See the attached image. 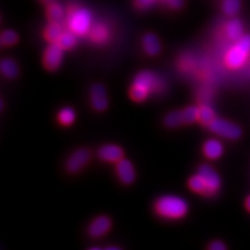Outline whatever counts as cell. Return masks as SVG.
Wrapping results in <instances>:
<instances>
[{
    "mask_svg": "<svg viewBox=\"0 0 250 250\" xmlns=\"http://www.w3.org/2000/svg\"><path fill=\"white\" fill-rule=\"evenodd\" d=\"M65 16V11L62 6L57 2H52L48 4V9H47V17H48L50 22H57L61 23L62 18Z\"/></svg>",
    "mask_w": 250,
    "mask_h": 250,
    "instance_id": "obj_19",
    "label": "cell"
},
{
    "mask_svg": "<svg viewBox=\"0 0 250 250\" xmlns=\"http://www.w3.org/2000/svg\"><path fill=\"white\" fill-rule=\"evenodd\" d=\"M216 119V115L214 109L208 104H201L198 107V121L202 124L208 126Z\"/></svg>",
    "mask_w": 250,
    "mask_h": 250,
    "instance_id": "obj_16",
    "label": "cell"
},
{
    "mask_svg": "<svg viewBox=\"0 0 250 250\" xmlns=\"http://www.w3.org/2000/svg\"><path fill=\"white\" fill-rule=\"evenodd\" d=\"M165 125L167 127L170 128H175L181 126V125H184V117H183V111H174L169 113L166 117H165Z\"/></svg>",
    "mask_w": 250,
    "mask_h": 250,
    "instance_id": "obj_22",
    "label": "cell"
},
{
    "mask_svg": "<svg viewBox=\"0 0 250 250\" xmlns=\"http://www.w3.org/2000/svg\"><path fill=\"white\" fill-rule=\"evenodd\" d=\"M62 49L59 43H50L43 56V66L48 71H56L62 62Z\"/></svg>",
    "mask_w": 250,
    "mask_h": 250,
    "instance_id": "obj_6",
    "label": "cell"
},
{
    "mask_svg": "<svg viewBox=\"0 0 250 250\" xmlns=\"http://www.w3.org/2000/svg\"><path fill=\"white\" fill-rule=\"evenodd\" d=\"M68 26L73 34L83 36L91 30L92 16L91 13L83 7H75L69 12Z\"/></svg>",
    "mask_w": 250,
    "mask_h": 250,
    "instance_id": "obj_3",
    "label": "cell"
},
{
    "mask_svg": "<svg viewBox=\"0 0 250 250\" xmlns=\"http://www.w3.org/2000/svg\"><path fill=\"white\" fill-rule=\"evenodd\" d=\"M188 186H189L191 191L197 193V194H201V195H203V196H206L207 185H206L205 181H203L202 176L199 173L190 177L189 182H188Z\"/></svg>",
    "mask_w": 250,
    "mask_h": 250,
    "instance_id": "obj_20",
    "label": "cell"
},
{
    "mask_svg": "<svg viewBox=\"0 0 250 250\" xmlns=\"http://www.w3.org/2000/svg\"><path fill=\"white\" fill-rule=\"evenodd\" d=\"M225 35L228 36L229 40L233 42L239 41L243 37V25H242V22L237 18H232L226 22Z\"/></svg>",
    "mask_w": 250,
    "mask_h": 250,
    "instance_id": "obj_13",
    "label": "cell"
},
{
    "mask_svg": "<svg viewBox=\"0 0 250 250\" xmlns=\"http://www.w3.org/2000/svg\"><path fill=\"white\" fill-rule=\"evenodd\" d=\"M58 43L61 45V47L64 50L72 49L76 44L75 34H73L72 31H62V34L60 37Z\"/></svg>",
    "mask_w": 250,
    "mask_h": 250,
    "instance_id": "obj_25",
    "label": "cell"
},
{
    "mask_svg": "<svg viewBox=\"0 0 250 250\" xmlns=\"http://www.w3.org/2000/svg\"><path fill=\"white\" fill-rule=\"evenodd\" d=\"M0 40H1L2 46H12L17 43L18 36L14 30L7 29V30H4L1 34V39H0Z\"/></svg>",
    "mask_w": 250,
    "mask_h": 250,
    "instance_id": "obj_28",
    "label": "cell"
},
{
    "mask_svg": "<svg viewBox=\"0 0 250 250\" xmlns=\"http://www.w3.org/2000/svg\"><path fill=\"white\" fill-rule=\"evenodd\" d=\"M183 111V117H184V122L186 125L192 124L195 121L198 120V107L197 106H188Z\"/></svg>",
    "mask_w": 250,
    "mask_h": 250,
    "instance_id": "obj_27",
    "label": "cell"
},
{
    "mask_svg": "<svg viewBox=\"0 0 250 250\" xmlns=\"http://www.w3.org/2000/svg\"><path fill=\"white\" fill-rule=\"evenodd\" d=\"M241 9V0H223L222 10L225 15L234 17Z\"/></svg>",
    "mask_w": 250,
    "mask_h": 250,
    "instance_id": "obj_26",
    "label": "cell"
},
{
    "mask_svg": "<svg viewBox=\"0 0 250 250\" xmlns=\"http://www.w3.org/2000/svg\"><path fill=\"white\" fill-rule=\"evenodd\" d=\"M75 120V113L71 107L62 108L58 115V121L62 126H69Z\"/></svg>",
    "mask_w": 250,
    "mask_h": 250,
    "instance_id": "obj_23",
    "label": "cell"
},
{
    "mask_svg": "<svg viewBox=\"0 0 250 250\" xmlns=\"http://www.w3.org/2000/svg\"><path fill=\"white\" fill-rule=\"evenodd\" d=\"M208 128L213 132H215V134L229 140L239 139L242 134L241 128L238 125L219 118H216L212 123H210L208 125Z\"/></svg>",
    "mask_w": 250,
    "mask_h": 250,
    "instance_id": "obj_5",
    "label": "cell"
},
{
    "mask_svg": "<svg viewBox=\"0 0 250 250\" xmlns=\"http://www.w3.org/2000/svg\"><path fill=\"white\" fill-rule=\"evenodd\" d=\"M116 173L119 178V181L124 185H130L135 182V168L128 160L122 159L119 162H117Z\"/></svg>",
    "mask_w": 250,
    "mask_h": 250,
    "instance_id": "obj_9",
    "label": "cell"
},
{
    "mask_svg": "<svg viewBox=\"0 0 250 250\" xmlns=\"http://www.w3.org/2000/svg\"><path fill=\"white\" fill-rule=\"evenodd\" d=\"M246 208H247V209L250 212V196H249V197L247 198V200H246Z\"/></svg>",
    "mask_w": 250,
    "mask_h": 250,
    "instance_id": "obj_32",
    "label": "cell"
},
{
    "mask_svg": "<svg viewBox=\"0 0 250 250\" xmlns=\"http://www.w3.org/2000/svg\"><path fill=\"white\" fill-rule=\"evenodd\" d=\"M188 203L185 199L166 195L160 197L154 203V210L160 217L175 220L185 217L188 213Z\"/></svg>",
    "mask_w": 250,
    "mask_h": 250,
    "instance_id": "obj_1",
    "label": "cell"
},
{
    "mask_svg": "<svg viewBox=\"0 0 250 250\" xmlns=\"http://www.w3.org/2000/svg\"><path fill=\"white\" fill-rule=\"evenodd\" d=\"M91 39L93 42L95 43H104L107 41L108 39V31L107 28L101 24H97L95 26H93L91 29Z\"/></svg>",
    "mask_w": 250,
    "mask_h": 250,
    "instance_id": "obj_21",
    "label": "cell"
},
{
    "mask_svg": "<svg viewBox=\"0 0 250 250\" xmlns=\"http://www.w3.org/2000/svg\"><path fill=\"white\" fill-rule=\"evenodd\" d=\"M143 48L148 56H156L161 50V44L158 37L153 34H146L143 37Z\"/></svg>",
    "mask_w": 250,
    "mask_h": 250,
    "instance_id": "obj_15",
    "label": "cell"
},
{
    "mask_svg": "<svg viewBox=\"0 0 250 250\" xmlns=\"http://www.w3.org/2000/svg\"><path fill=\"white\" fill-rule=\"evenodd\" d=\"M111 220L106 216H99L94 219L89 226V234L92 238H100L111 229Z\"/></svg>",
    "mask_w": 250,
    "mask_h": 250,
    "instance_id": "obj_12",
    "label": "cell"
},
{
    "mask_svg": "<svg viewBox=\"0 0 250 250\" xmlns=\"http://www.w3.org/2000/svg\"><path fill=\"white\" fill-rule=\"evenodd\" d=\"M198 173L202 176L203 181L207 185V197L214 196L217 191L220 188V177L217 174V172L208 165H202L199 168Z\"/></svg>",
    "mask_w": 250,
    "mask_h": 250,
    "instance_id": "obj_8",
    "label": "cell"
},
{
    "mask_svg": "<svg viewBox=\"0 0 250 250\" xmlns=\"http://www.w3.org/2000/svg\"><path fill=\"white\" fill-rule=\"evenodd\" d=\"M128 94L132 101H135V103H143V101H145L148 98L150 93L145 88H143L142 85L132 83L131 87L129 88Z\"/></svg>",
    "mask_w": 250,
    "mask_h": 250,
    "instance_id": "obj_18",
    "label": "cell"
},
{
    "mask_svg": "<svg viewBox=\"0 0 250 250\" xmlns=\"http://www.w3.org/2000/svg\"><path fill=\"white\" fill-rule=\"evenodd\" d=\"M90 159V150L87 149V148H81V149L75 150L69 156L66 163V168L70 173H77V172H80L88 165Z\"/></svg>",
    "mask_w": 250,
    "mask_h": 250,
    "instance_id": "obj_7",
    "label": "cell"
},
{
    "mask_svg": "<svg viewBox=\"0 0 250 250\" xmlns=\"http://www.w3.org/2000/svg\"><path fill=\"white\" fill-rule=\"evenodd\" d=\"M167 2L172 9H181L184 5V0H167Z\"/></svg>",
    "mask_w": 250,
    "mask_h": 250,
    "instance_id": "obj_31",
    "label": "cell"
},
{
    "mask_svg": "<svg viewBox=\"0 0 250 250\" xmlns=\"http://www.w3.org/2000/svg\"><path fill=\"white\" fill-rule=\"evenodd\" d=\"M135 83L142 85L150 94L162 93L166 89V83L163 78L151 71H142L137 74L134 80Z\"/></svg>",
    "mask_w": 250,
    "mask_h": 250,
    "instance_id": "obj_4",
    "label": "cell"
},
{
    "mask_svg": "<svg viewBox=\"0 0 250 250\" xmlns=\"http://www.w3.org/2000/svg\"><path fill=\"white\" fill-rule=\"evenodd\" d=\"M208 249H210V250H224L225 245L222 243L221 241H214L208 245Z\"/></svg>",
    "mask_w": 250,
    "mask_h": 250,
    "instance_id": "obj_30",
    "label": "cell"
},
{
    "mask_svg": "<svg viewBox=\"0 0 250 250\" xmlns=\"http://www.w3.org/2000/svg\"><path fill=\"white\" fill-rule=\"evenodd\" d=\"M203 153L209 160L219 159L223 153V146L217 140H208L203 145Z\"/></svg>",
    "mask_w": 250,
    "mask_h": 250,
    "instance_id": "obj_14",
    "label": "cell"
},
{
    "mask_svg": "<svg viewBox=\"0 0 250 250\" xmlns=\"http://www.w3.org/2000/svg\"><path fill=\"white\" fill-rule=\"evenodd\" d=\"M42 1H43L44 3L50 4V3H52V2H56V0H42Z\"/></svg>",
    "mask_w": 250,
    "mask_h": 250,
    "instance_id": "obj_33",
    "label": "cell"
},
{
    "mask_svg": "<svg viewBox=\"0 0 250 250\" xmlns=\"http://www.w3.org/2000/svg\"><path fill=\"white\" fill-rule=\"evenodd\" d=\"M97 154L101 161L107 163H117L123 159L124 152L121 147L114 144H107L101 146Z\"/></svg>",
    "mask_w": 250,
    "mask_h": 250,
    "instance_id": "obj_10",
    "label": "cell"
},
{
    "mask_svg": "<svg viewBox=\"0 0 250 250\" xmlns=\"http://www.w3.org/2000/svg\"><path fill=\"white\" fill-rule=\"evenodd\" d=\"M250 53V36H243L225 56V64L230 69H238L245 64Z\"/></svg>",
    "mask_w": 250,
    "mask_h": 250,
    "instance_id": "obj_2",
    "label": "cell"
},
{
    "mask_svg": "<svg viewBox=\"0 0 250 250\" xmlns=\"http://www.w3.org/2000/svg\"><path fill=\"white\" fill-rule=\"evenodd\" d=\"M1 72L7 78H14L18 74V66L11 59H4L1 62Z\"/></svg>",
    "mask_w": 250,
    "mask_h": 250,
    "instance_id": "obj_24",
    "label": "cell"
},
{
    "mask_svg": "<svg viewBox=\"0 0 250 250\" xmlns=\"http://www.w3.org/2000/svg\"><path fill=\"white\" fill-rule=\"evenodd\" d=\"M62 34V29L61 26V23H57V22H50L49 25L46 27L44 31L45 39L49 43H58Z\"/></svg>",
    "mask_w": 250,
    "mask_h": 250,
    "instance_id": "obj_17",
    "label": "cell"
},
{
    "mask_svg": "<svg viewBox=\"0 0 250 250\" xmlns=\"http://www.w3.org/2000/svg\"><path fill=\"white\" fill-rule=\"evenodd\" d=\"M156 0H135V4L140 10H147L154 4Z\"/></svg>",
    "mask_w": 250,
    "mask_h": 250,
    "instance_id": "obj_29",
    "label": "cell"
},
{
    "mask_svg": "<svg viewBox=\"0 0 250 250\" xmlns=\"http://www.w3.org/2000/svg\"><path fill=\"white\" fill-rule=\"evenodd\" d=\"M91 104L93 107L98 112H103L107 107V97H106V92L104 88V85L101 84H94L91 88Z\"/></svg>",
    "mask_w": 250,
    "mask_h": 250,
    "instance_id": "obj_11",
    "label": "cell"
}]
</instances>
